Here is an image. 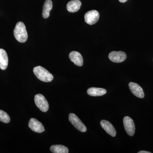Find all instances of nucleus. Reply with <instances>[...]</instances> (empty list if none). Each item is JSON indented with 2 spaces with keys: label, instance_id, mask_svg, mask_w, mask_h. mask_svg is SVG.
<instances>
[{
  "label": "nucleus",
  "instance_id": "ddd939ff",
  "mask_svg": "<svg viewBox=\"0 0 153 153\" xmlns=\"http://www.w3.org/2000/svg\"><path fill=\"white\" fill-rule=\"evenodd\" d=\"M8 65V57L7 52L4 49H0V68L5 70Z\"/></svg>",
  "mask_w": 153,
  "mask_h": 153
},
{
  "label": "nucleus",
  "instance_id": "423d86ee",
  "mask_svg": "<svg viewBox=\"0 0 153 153\" xmlns=\"http://www.w3.org/2000/svg\"><path fill=\"white\" fill-rule=\"evenodd\" d=\"M100 15L98 11L92 10L88 11L84 16L85 22L89 25H93L96 24L99 19Z\"/></svg>",
  "mask_w": 153,
  "mask_h": 153
},
{
  "label": "nucleus",
  "instance_id": "4468645a",
  "mask_svg": "<svg viewBox=\"0 0 153 153\" xmlns=\"http://www.w3.org/2000/svg\"><path fill=\"white\" fill-rule=\"evenodd\" d=\"M88 95L93 97L101 96L106 93V89L100 88L92 87L88 88L87 90Z\"/></svg>",
  "mask_w": 153,
  "mask_h": 153
},
{
  "label": "nucleus",
  "instance_id": "0eeeda50",
  "mask_svg": "<svg viewBox=\"0 0 153 153\" xmlns=\"http://www.w3.org/2000/svg\"><path fill=\"white\" fill-rule=\"evenodd\" d=\"M110 60L114 63H120L123 62L126 59L125 52L123 51H112L108 55Z\"/></svg>",
  "mask_w": 153,
  "mask_h": 153
},
{
  "label": "nucleus",
  "instance_id": "f03ea898",
  "mask_svg": "<svg viewBox=\"0 0 153 153\" xmlns=\"http://www.w3.org/2000/svg\"><path fill=\"white\" fill-rule=\"evenodd\" d=\"M33 72L39 80L44 82H50L53 79V76L48 70L41 66L33 68Z\"/></svg>",
  "mask_w": 153,
  "mask_h": 153
},
{
  "label": "nucleus",
  "instance_id": "f257e3e1",
  "mask_svg": "<svg viewBox=\"0 0 153 153\" xmlns=\"http://www.w3.org/2000/svg\"><path fill=\"white\" fill-rule=\"evenodd\" d=\"M14 35L17 41L20 43H25L28 39V34L24 23H17L14 30Z\"/></svg>",
  "mask_w": 153,
  "mask_h": 153
},
{
  "label": "nucleus",
  "instance_id": "9d476101",
  "mask_svg": "<svg viewBox=\"0 0 153 153\" xmlns=\"http://www.w3.org/2000/svg\"><path fill=\"white\" fill-rule=\"evenodd\" d=\"M69 58L71 62L78 66H82L83 64V58L79 52L72 51L69 54Z\"/></svg>",
  "mask_w": 153,
  "mask_h": 153
},
{
  "label": "nucleus",
  "instance_id": "2eb2a0df",
  "mask_svg": "<svg viewBox=\"0 0 153 153\" xmlns=\"http://www.w3.org/2000/svg\"><path fill=\"white\" fill-rule=\"evenodd\" d=\"M52 8V2L51 0H46L43 5L42 16L44 19L49 18L50 12Z\"/></svg>",
  "mask_w": 153,
  "mask_h": 153
},
{
  "label": "nucleus",
  "instance_id": "a211bd4d",
  "mask_svg": "<svg viewBox=\"0 0 153 153\" xmlns=\"http://www.w3.org/2000/svg\"><path fill=\"white\" fill-rule=\"evenodd\" d=\"M138 153H151L150 152H147V151H141L138 152Z\"/></svg>",
  "mask_w": 153,
  "mask_h": 153
},
{
  "label": "nucleus",
  "instance_id": "6ab92c4d",
  "mask_svg": "<svg viewBox=\"0 0 153 153\" xmlns=\"http://www.w3.org/2000/svg\"><path fill=\"white\" fill-rule=\"evenodd\" d=\"M120 2L121 3H125L127 1V0H119Z\"/></svg>",
  "mask_w": 153,
  "mask_h": 153
},
{
  "label": "nucleus",
  "instance_id": "6e6552de",
  "mask_svg": "<svg viewBox=\"0 0 153 153\" xmlns=\"http://www.w3.org/2000/svg\"><path fill=\"white\" fill-rule=\"evenodd\" d=\"M29 127L33 131L39 133L43 132L45 131L43 124L35 118L30 119L29 122Z\"/></svg>",
  "mask_w": 153,
  "mask_h": 153
},
{
  "label": "nucleus",
  "instance_id": "f8f14e48",
  "mask_svg": "<svg viewBox=\"0 0 153 153\" xmlns=\"http://www.w3.org/2000/svg\"><path fill=\"white\" fill-rule=\"evenodd\" d=\"M81 6V2L79 0H72L67 4L66 8L70 13H75L79 10Z\"/></svg>",
  "mask_w": 153,
  "mask_h": 153
},
{
  "label": "nucleus",
  "instance_id": "7ed1b4c3",
  "mask_svg": "<svg viewBox=\"0 0 153 153\" xmlns=\"http://www.w3.org/2000/svg\"><path fill=\"white\" fill-rule=\"evenodd\" d=\"M35 102L36 106L43 112H47L49 110V103L47 99L42 94H38L35 96Z\"/></svg>",
  "mask_w": 153,
  "mask_h": 153
},
{
  "label": "nucleus",
  "instance_id": "f3484780",
  "mask_svg": "<svg viewBox=\"0 0 153 153\" xmlns=\"http://www.w3.org/2000/svg\"><path fill=\"white\" fill-rule=\"evenodd\" d=\"M10 118L9 115L4 111L0 110V121L7 123L10 122Z\"/></svg>",
  "mask_w": 153,
  "mask_h": 153
},
{
  "label": "nucleus",
  "instance_id": "9b49d317",
  "mask_svg": "<svg viewBox=\"0 0 153 153\" xmlns=\"http://www.w3.org/2000/svg\"><path fill=\"white\" fill-rule=\"evenodd\" d=\"M100 125L102 128L110 135L112 137L116 136L117 133L114 127L108 121L105 120L101 121Z\"/></svg>",
  "mask_w": 153,
  "mask_h": 153
},
{
  "label": "nucleus",
  "instance_id": "dca6fc26",
  "mask_svg": "<svg viewBox=\"0 0 153 153\" xmlns=\"http://www.w3.org/2000/svg\"><path fill=\"white\" fill-rule=\"evenodd\" d=\"M50 150L54 153H68V148L63 145H53L50 147Z\"/></svg>",
  "mask_w": 153,
  "mask_h": 153
},
{
  "label": "nucleus",
  "instance_id": "39448f33",
  "mask_svg": "<svg viewBox=\"0 0 153 153\" xmlns=\"http://www.w3.org/2000/svg\"><path fill=\"white\" fill-rule=\"evenodd\" d=\"M123 125L127 133L130 136H133L135 134V127L133 120L128 116L124 118Z\"/></svg>",
  "mask_w": 153,
  "mask_h": 153
},
{
  "label": "nucleus",
  "instance_id": "20e7f679",
  "mask_svg": "<svg viewBox=\"0 0 153 153\" xmlns=\"http://www.w3.org/2000/svg\"><path fill=\"white\" fill-rule=\"evenodd\" d=\"M68 119L74 127L79 131L85 132L87 131V128L85 125L82 123L76 114L73 113L70 114L68 116Z\"/></svg>",
  "mask_w": 153,
  "mask_h": 153
},
{
  "label": "nucleus",
  "instance_id": "1a4fd4ad",
  "mask_svg": "<svg viewBox=\"0 0 153 153\" xmlns=\"http://www.w3.org/2000/svg\"><path fill=\"white\" fill-rule=\"evenodd\" d=\"M129 88L134 95L140 98H143L145 95L142 88L140 85L133 82H130L128 84Z\"/></svg>",
  "mask_w": 153,
  "mask_h": 153
}]
</instances>
